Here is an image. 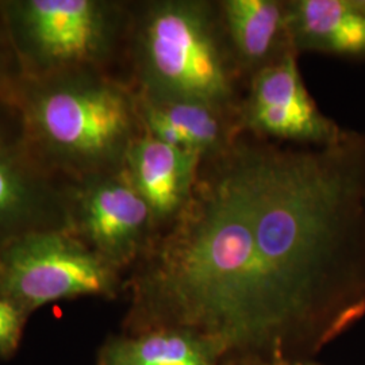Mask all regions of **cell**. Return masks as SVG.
<instances>
[{
    "mask_svg": "<svg viewBox=\"0 0 365 365\" xmlns=\"http://www.w3.org/2000/svg\"><path fill=\"white\" fill-rule=\"evenodd\" d=\"M125 80L141 98L233 111L248 87L212 0L131 1Z\"/></svg>",
    "mask_w": 365,
    "mask_h": 365,
    "instance_id": "obj_1",
    "label": "cell"
},
{
    "mask_svg": "<svg viewBox=\"0 0 365 365\" xmlns=\"http://www.w3.org/2000/svg\"><path fill=\"white\" fill-rule=\"evenodd\" d=\"M14 105L36 155L68 182L122 170L131 145L144 134L138 96L117 76L25 78Z\"/></svg>",
    "mask_w": 365,
    "mask_h": 365,
    "instance_id": "obj_2",
    "label": "cell"
},
{
    "mask_svg": "<svg viewBox=\"0 0 365 365\" xmlns=\"http://www.w3.org/2000/svg\"><path fill=\"white\" fill-rule=\"evenodd\" d=\"M130 0H0L25 78L92 72L125 80Z\"/></svg>",
    "mask_w": 365,
    "mask_h": 365,
    "instance_id": "obj_3",
    "label": "cell"
},
{
    "mask_svg": "<svg viewBox=\"0 0 365 365\" xmlns=\"http://www.w3.org/2000/svg\"><path fill=\"white\" fill-rule=\"evenodd\" d=\"M119 277L66 229L36 230L0 244V297L27 314L58 300L113 297Z\"/></svg>",
    "mask_w": 365,
    "mask_h": 365,
    "instance_id": "obj_4",
    "label": "cell"
},
{
    "mask_svg": "<svg viewBox=\"0 0 365 365\" xmlns=\"http://www.w3.org/2000/svg\"><path fill=\"white\" fill-rule=\"evenodd\" d=\"M66 230L119 274L134 268L157 235L150 210L122 170L69 182Z\"/></svg>",
    "mask_w": 365,
    "mask_h": 365,
    "instance_id": "obj_5",
    "label": "cell"
},
{
    "mask_svg": "<svg viewBox=\"0 0 365 365\" xmlns=\"http://www.w3.org/2000/svg\"><path fill=\"white\" fill-rule=\"evenodd\" d=\"M69 182L27 140L16 106L0 101V244L36 230L66 229Z\"/></svg>",
    "mask_w": 365,
    "mask_h": 365,
    "instance_id": "obj_6",
    "label": "cell"
},
{
    "mask_svg": "<svg viewBox=\"0 0 365 365\" xmlns=\"http://www.w3.org/2000/svg\"><path fill=\"white\" fill-rule=\"evenodd\" d=\"M237 114L241 131L284 144L327 146L348 133L319 110L307 91L297 53L249 80Z\"/></svg>",
    "mask_w": 365,
    "mask_h": 365,
    "instance_id": "obj_7",
    "label": "cell"
},
{
    "mask_svg": "<svg viewBox=\"0 0 365 365\" xmlns=\"http://www.w3.org/2000/svg\"><path fill=\"white\" fill-rule=\"evenodd\" d=\"M203 157L144 134L131 145L123 173L152 212L157 235L190 205Z\"/></svg>",
    "mask_w": 365,
    "mask_h": 365,
    "instance_id": "obj_8",
    "label": "cell"
},
{
    "mask_svg": "<svg viewBox=\"0 0 365 365\" xmlns=\"http://www.w3.org/2000/svg\"><path fill=\"white\" fill-rule=\"evenodd\" d=\"M218 4L226 37L247 83L297 53L289 33L287 0H220Z\"/></svg>",
    "mask_w": 365,
    "mask_h": 365,
    "instance_id": "obj_9",
    "label": "cell"
},
{
    "mask_svg": "<svg viewBox=\"0 0 365 365\" xmlns=\"http://www.w3.org/2000/svg\"><path fill=\"white\" fill-rule=\"evenodd\" d=\"M138 110L146 134L203 158L227 148L241 133L237 111L205 102L138 96Z\"/></svg>",
    "mask_w": 365,
    "mask_h": 365,
    "instance_id": "obj_10",
    "label": "cell"
},
{
    "mask_svg": "<svg viewBox=\"0 0 365 365\" xmlns=\"http://www.w3.org/2000/svg\"><path fill=\"white\" fill-rule=\"evenodd\" d=\"M295 52L365 60V0H287Z\"/></svg>",
    "mask_w": 365,
    "mask_h": 365,
    "instance_id": "obj_11",
    "label": "cell"
},
{
    "mask_svg": "<svg viewBox=\"0 0 365 365\" xmlns=\"http://www.w3.org/2000/svg\"><path fill=\"white\" fill-rule=\"evenodd\" d=\"M221 346L194 330L164 327L137 339L120 341L107 353V361L131 365H212Z\"/></svg>",
    "mask_w": 365,
    "mask_h": 365,
    "instance_id": "obj_12",
    "label": "cell"
},
{
    "mask_svg": "<svg viewBox=\"0 0 365 365\" xmlns=\"http://www.w3.org/2000/svg\"><path fill=\"white\" fill-rule=\"evenodd\" d=\"M25 80L0 4V101L15 102Z\"/></svg>",
    "mask_w": 365,
    "mask_h": 365,
    "instance_id": "obj_13",
    "label": "cell"
},
{
    "mask_svg": "<svg viewBox=\"0 0 365 365\" xmlns=\"http://www.w3.org/2000/svg\"><path fill=\"white\" fill-rule=\"evenodd\" d=\"M27 313L0 297V354L14 352L22 336Z\"/></svg>",
    "mask_w": 365,
    "mask_h": 365,
    "instance_id": "obj_14",
    "label": "cell"
},
{
    "mask_svg": "<svg viewBox=\"0 0 365 365\" xmlns=\"http://www.w3.org/2000/svg\"><path fill=\"white\" fill-rule=\"evenodd\" d=\"M107 365H131V364H125V363H114V361H107Z\"/></svg>",
    "mask_w": 365,
    "mask_h": 365,
    "instance_id": "obj_15",
    "label": "cell"
}]
</instances>
